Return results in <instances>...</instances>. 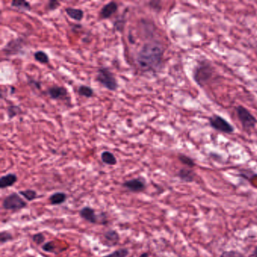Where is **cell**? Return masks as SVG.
Segmentation results:
<instances>
[{"mask_svg":"<svg viewBox=\"0 0 257 257\" xmlns=\"http://www.w3.org/2000/svg\"><path fill=\"white\" fill-rule=\"evenodd\" d=\"M164 52L163 46L159 42L145 43L137 55V61L144 70L157 71L162 67Z\"/></svg>","mask_w":257,"mask_h":257,"instance_id":"cell-1","label":"cell"},{"mask_svg":"<svg viewBox=\"0 0 257 257\" xmlns=\"http://www.w3.org/2000/svg\"><path fill=\"white\" fill-rule=\"evenodd\" d=\"M215 69L207 59H202L197 63L192 70V78L200 88H204L214 76Z\"/></svg>","mask_w":257,"mask_h":257,"instance_id":"cell-2","label":"cell"},{"mask_svg":"<svg viewBox=\"0 0 257 257\" xmlns=\"http://www.w3.org/2000/svg\"><path fill=\"white\" fill-rule=\"evenodd\" d=\"M96 81L109 91H115L118 89V84L116 78L113 73L106 67L98 69L96 76Z\"/></svg>","mask_w":257,"mask_h":257,"instance_id":"cell-3","label":"cell"},{"mask_svg":"<svg viewBox=\"0 0 257 257\" xmlns=\"http://www.w3.org/2000/svg\"><path fill=\"white\" fill-rule=\"evenodd\" d=\"M235 112L243 130L249 132L255 128L257 124L256 118L246 107L237 106L235 108Z\"/></svg>","mask_w":257,"mask_h":257,"instance_id":"cell-4","label":"cell"},{"mask_svg":"<svg viewBox=\"0 0 257 257\" xmlns=\"http://www.w3.org/2000/svg\"><path fill=\"white\" fill-rule=\"evenodd\" d=\"M208 121L210 127L216 132H222L226 135H232L234 132V126L230 124L223 117L217 114H213L209 117Z\"/></svg>","mask_w":257,"mask_h":257,"instance_id":"cell-5","label":"cell"},{"mask_svg":"<svg viewBox=\"0 0 257 257\" xmlns=\"http://www.w3.org/2000/svg\"><path fill=\"white\" fill-rule=\"evenodd\" d=\"M28 206L26 201L21 197L20 194H10L4 198L3 201V207L6 210H17L25 208Z\"/></svg>","mask_w":257,"mask_h":257,"instance_id":"cell-6","label":"cell"},{"mask_svg":"<svg viewBox=\"0 0 257 257\" xmlns=\"http://www.w3.org/2000/svg\"><path fill=\"white\" fill-rule=\"evenodd\" d=\"M122 186L130 192H141L146 189V181L143 178H135L124 182Z\"/></svg>","mask_w":257,"mask_h":257,"instance_id":"cell-7","label":"cell"},{"mask_svg":"<svg viewBox=\"0 0 257 257\" xmlns=\"http://www.w3.org/2000/svg\"><path fill=\"white\" fill-rule=\"evenodd\" d=\"M48 94L53 100H67L69 98V93L67 89L62 86L54 85L48 89Z\"/></svg>","mask_w":257,"mask_h":257,"instance_id":"cell-8","label":"cell"},{"mask_svg":"<svg viewBox=\"0 0 257 257\" xmlns=\"http://www.w3.org/2000/svg\"><path fill=\"white\" fill-rule=\"evenodd\" d=\"M79 216L85 219L87 222L90 223L97 224L98 223L99 221L101 220L102 224H103V221L100 219V216H97L95 214V211L94 209L90 207H84L83 208L81 209L79 211Z\"/></svg>","mask_w":257,"mask_h":257,"instance_id":"cell-9","label":"cell"},{"mask_svg":"<svg viewBox=\"0 0 257 257\" xmlns=\"http://www.w3.org/2000/svg\"><path fill=\"white\" fill-rule=\"evenodd\" d=\"M118 4L115 2H109L100 10V17L103 19H108L112 17L118 11Z\"/></svg>","mask_w":257,"mask_h":257,"instance_id":"cell-10","label":"cell"},{"mask_svg":"<svg viewBox=\"0 0 257 257\" xmlns=\"http://www.w3.org/2000/svg\"><path fill=\"white\" fill-rule=\"evenodd\" d=\"M177 176L185 183H192L195 181V174L191 168H182L178 171Z\"/></svg>","mask_w":257,"mask_h":257,"instance_id":"cell-11","label":"cell"},{"mask_svg":"<svg viewBox=\"0 0 257 257\" xmlns=\"http://www.w3.org/2000/svg\"><path fill=\"white\" fill-rule=\"evenodd\" d=\"M106 245L108 246H115L118 244L120 240L119 234L115 230H109L103 234Z\"/></svg>","mask_w":257,"mask_h":257,"instance_id":"cell-12","label":"cell"},{"mask_svg":"<svg viewBox=\"0 0 257 257\" xmlns=\"http://www.w3.org/2000/svg\"><path fill=\"white\" fill-rule=\"evenodd\" d=\"M18 181V177L16 174H8L2 176L0 178V188L1 189L13 186Z\"/></svg>","mask_w":257,"mask_h":257,"instance_id":"cell-13","label":"cell"},{"mask_svg":"<svg viewBox=\"0 0 257 257\" xmlns=\"http://www.w3.org/2000/svg\"><path fill=\"white\" fill-rule=\"evenodd\" d=\"M67 198V194L62 192H58L51 195L50 198H49V201L53 205H59V204L65 202Z\"/></svg>","mask_w":257,"mask_h":257,"instance_id":"cell-14","label":"cell"},{"mask_svg":"<svg viewBox=\"0 0 257 257\" xmlns=\"http://www.w3.org/2000/svg\"><path fill=\"white\" fill-rule=\"evenodd\" d=\"M66 13L70 19L76 21V22H80L84 17V12L79 9L67 8L65 10Z\"/></svg>","mask_w":257,"mask_h":257,"instance_id":"cell-15","label":"cell"},{"mask_svg":"<svg viewBox=\"0 0 257 257\" xmlns=\"http://www.w3.org/2000/svg\"><path fill=\"white\" fill-rule=\"evenodd\" d=\"M101 160L103 163L110 166H113L117 164V159L112 153L109 151L103 152L101 154Z\"/></svg>","mask_w":257,"mask_h":257,"instance_id":"cell-16","label":"cell"},{"mask_svg":"<svg viewBox=\"0 0 257 257\" xmlns=\"http://www.w3.org/2000/svg\"><path fill=\"white\" fill-rule=\"evenodd\" d=\"M78 94L82 97L91 98L94 95V90L88 85H80L78 88Z\"/></svg>","mask_w":257,"mask_h":257,"instance_id":"cell-17","label":"cell"},{"mask_svg":"<svg viewBox=\"0 0 257 257\" xmlns=\"http://www.w3.org/2000/svg\"><path fill=\"white\" fill-rule=\"evenodd\" d=\"M178 159L183 165H186L189 168H193L195 167V162L192 158L184 154H179Z\"/></svg>","mask_w":257,"mask_h":257,"instance_id":"cell-18","label":"cell"},{"mask_svg":"<svg viewBox=\"0 0 257 257\" xmlns=\"http://www.w3.org/2000/svg\"><path fill=\"white\" fill-rule=\"evenodd\" d=\"M12 7L22 10H31V6L25 0H14L11 4Z\"/></svg>","mask_w":257,"mask_h":257,"instance_id":"cell-19","label":"cell"},{"mask_svg":"<svg viewBox=\"0 0 257 257\" xmlns=\"http://www.w3.org/2000/svg\"><path fill=\"white\" fill-rule=\"evenodd\" d=\"M7 115H8L10 119H13L15 117L18 116L20 115L22 112V109L19 106L16 105H11L8 106L7 109Z\"/></svg>","mask_w":257,"mask_h":257,"instance_id":"cell-20","label":"cell"},{"mask_svg":"<svg viewBox=\"0 0 257 257\" xmlns=\"http://www.w3.org/2000/svg\"><path fill=\"white\" fill-rule=\"evenodd\" d=\"M19 194L28 201H34L37 198V192L35 190H33V189L20 191Z\"/></svg>","mask_w":257,"mask_h":257,"instance_id":"cell-21","label":"cell"},{"mask_svg":"<svg viewBox=\"0 0 257 257\" xmlns=\"http://www.w3.org/2000/svg\"><path fill=\"white\" fill-rule=\"evenodd\" d=\"M34 58L37 62L40 64H46L49 62V57L46 52L43 51H38L34 54Z\"/></svg>","mask_w":257,"mask_h":257,"instance_id":"cell-22","label":"cell"},{"mask_svg":"<svg viewBox=\"0 0 257 257\" xmlns=\"http://www.w3.org/2000/svg\"><path fill=\"white\" fill-rule=\"evenodd\" d=\"M128 255V249H127V248H121V249H117L115 252L108 254V255L103 257H127Z\"/></svg>","mask_w":257,"mask_h":257,"instance_id":"cell-23","label":"cell"},{"mask_svg":"<svg viewBox=\"0 0 257 257\" xmlns=\"http://www.w3.org/2000/svg\"><path fill=\"white\" fill-rule=\"evenodd\" d=\"M13 234L9 231H2L0 232V243L1 244H4V243L13 240Z\"/></svg>","mask_w":257,"mask_h":257,"instance_id":"cell-24","label":"cell"},{"mask_svg":"<svg viewBox=\"0 0 257 257\" xmlns=\"http://www.w3.org/2000/svg\"><path fill=\"white\" fill-rule=\"evenodd\" d=\"M220 257H245V255L239 251L227 250L222 252Z\"/></svg>","mask_w":257,"mask_h":257,"instance_id":"cell-25","label":"cell"},{"mask_svg":"<svg viewBox=\"0 0 257 257\" xmlns=\"http://www.w3.org/2000/svg\"><path fill=\"white\" fill-rule=\"evenodd\" d=\"M45 240H46V237H45L44 234L43 233H37V234H34L33 236V240L37 245L43 244L45 242Z\"/></svg>","mask_w":257,"mask_h":257,"instance_id":"cell-26","label":"cell"},{"mask_svg":"<svg viewBox=\"0 0 257 257\" xmlns=\"http://www.w3.org/2000/svg\"><path fill=\"white\" fill-rule=\"evenodd\" d=\"M42 249H43L45 252H55V246H54L53 242L49 241L43 244V246H42Z\"/></svg>","mask_w":257,"mask_h":257,"instance_id":"cell-27","label":"cell"},{"mask_svg":"<svg viewBox=\"0 0 257 257\" xmlns=\"http://www.w3.org/2000/svg\"><path fill=\"white\" fill-rule=\"evenodd\" d=\"M61 4H60L57 0H51L48 4V9L50 11H54V10H58Z\"/></svg>","mask_w":257,"mask_h":257,"instance_id":"cell-28","label":"cell"},{"mask_svg":"<svg viewBox=\"0 0 257 257\" xmlns=\"http://www.w3.org/2000/svg\"><path fill=\"white\" fill-rule=\"evenodd\" d=\"M28 80H29L30 85H34V86H35L36 88H38V89H40V88H41L40 82H37V81L32 79H29Z\"/></svg>","mask_w":257,"mask_h":257,"instance_id":"cell-29","label":"cell"},{"mask_svg":"<svg viewBox=\"0 0 257 257\" xmlns=\"http://www.w3.org/2000/svg\"><path fill=\"white\" fill-rule=\"evenodd\" d=\"M140 257H150L149 256V254L147 253V252H144V253L141 254V255H140Z\"/></svg>","mask_w":257,"mask_h":257,"instance_id":"cell-30","label":"cell"},{"mask_svg":"<svg viewBox=\"0 0 257 257\" xmlns=\"http://www.w3.org/2000/svg\"><path fill=\"white\" fill-rule=\"evenodd\" d=\"M253 255L254 257H257V246H255V250H254Z\"/></svg>","mask_w":257,"mask_h":257,"instance_id":"cell-31","label":"cell"},{"mask_svg":"<svg viewBox=\"0 0 257 257\" xmlns=\"http://www.w3.org/2000/svg\"><path fill=\"white\" fill-rule=\"evenodd\" d=\"M256 48H257V43H256Z\"/></svg>","mask_w":257,"mask_h":257,"instance_id":"cell-32","label":"cell"}]
</instances>
